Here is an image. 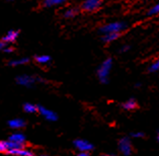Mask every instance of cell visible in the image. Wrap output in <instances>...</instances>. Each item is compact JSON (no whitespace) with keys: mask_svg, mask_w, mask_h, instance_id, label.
I'll return each instance as SVG.
<instances>
[{"mask_svg":"<svg viewBox=\"0 0 159 156\" xmlns=\"http://www.w3.org/2000/svg\"><path fill=\"white\" fill-rule=\"evenodd\" d=\"M129 29V23L125 21H112L102 25L98 28V34H124Z\"/></svg>","mask_w":159,"mask_h":156,"instance_id":"cell-1","label":"cell"},{"mask_svg":"<svg viewBox=\"0 0 159 156\" xmlns=\"http://www.w3.org/2000/svg\"><path fill=\"white\" fill-rule=\"evenodd\" d=\"M112 67H114V58L107 57L100 62L98 67L96 68V77L102 84L108 83Z\"/></svg>","mask_w":159,"mask_h":156,"instance_id":"cell-2","label":"cell"},{"mask_svg":"<svg viewBox=\"0 0 159 156\" xmlns=\"http://www.w3.org/2000/svg\"><path fill=\"white\" fill-rule=\"evenodd\" d=\"M44 81L45 80L40 76L33 75V74H26V73L19 74V75L15 77V82H16V84L26 88H32L37 83H43Z\"/></svg>","mask_w":159,"mask_h":156,"instance_id":"cell-3","label":"cell"},{"mask_svg":"<svg viewBox=\"0 0 159 156\" xmlns=\"http://www.w3.org/2000/svg\"><path fill=\"white\" fill-rule=\"evenodd\" d=\"M102 0H83L80 4L79 10L84 13H94L102 8Z\"/></svg>","mask_w":159,"mask_h":156,"instance_id":"cell-4","label":"cell"},{"mask_svg":"<svg viewBox=\"0 0 159 156\" xmlns=\"http://www.w3.org/2000/svg\"><path fill=\"white\" fill-rule=\"evenodd\" d=\"M19 36H20V30L17 29H11L7 30L4 36L1 38V40L7 45H13L17 42Z\"/></svg>","mask_w":159,"mask_h":156,"instance_id":"cell-5","label":"cell"},{"mask_svg":"<svg viewBox=\"0 0 159 156\" xmlns=\"http://www.w3.org/2000/svg\"><path fill=\"white\" fill-rule=\"evenodd\" d=\"M38 112L40 114L43 118L46 121H49V122H55L58 120V115L55 112L50 110V108L43 107V106H38Z\"/></svg>","mask_w":159,"mask_h":156,"instance_id":"cell-6","label":"cell"},{"mask_svg":"<svg viewBox=\"0 0 159 156\" xmlns=\"http://www.w3.org/2000/svg\"><path fill=\"white\" fill-rule=\"evenodd\" d=\"M32 62V58L25 56V57H18V58H12L7 61V65L9 67H20V66L29 65Z\"/></svg>","mask_w":159,"mask_h":156,"instance_id":"cell-7","label":"cell"},{"mask_svg":"<svg viewBox=\"0 0 159 156\" xmlns=\"http://www.w3.org/2000/svg\"><path fill=\"white\" fill-rule=\"evenodd\" d=\"M119 148L121 153L125 156H129L132 153V144L129 138L124 137L119 141Z\"/></svg>","mask_w":159,"mask_h":156,"instance_id":"cell-8","label":"cell"},{"mask_svg":"<svg viewBox=\"0 0 159 156\" xmlns=\"http://www.w3.org/2000/svg\"><path fill=\"white\" fill-rule=\"evenodd\" d=\"M32 60L41 66H48L53 62V58L48 54H38L32 58Z\"/></svg>","mask_w":159,"mask_h":156,"instance_id":"cell-9","label":"cell"},{"mask_svg":"<svg viewBox=\"0 0 159 156\" xmlns=\"http://www.w3.org/2000/svg\"><path fill=\"white\" fill-rule=\"evenodd\" d=\"M68 2V0H43L42 7L43 8H55V7H60L65 5Z\"/></svg>","mask_w":159,"mask_h":156,"instance_id":"cell-10","label":"cell"},{"mask_svg":"<svg viewBox=\"0 0 159 156\" xmlns=\"http://www.w3.org/2000/svg\"><path fill=\"white\" fill-rule=\"evenodd\" d=\"M123 36V34H106L100 36V41L104 45H111L112 43L120 40V38Z\"/></svg>","mask_w":159,"mask_h":156,"instance_id":"cell-11","label":"cell"},{"mask_svg":"<svg viewBox=\"0 0 159 156\" xmlns=\"http://www.w3.org/2000/svg\"><path fill=\"white\" fill-rule=\"evenodd\" d=\"M79 12H80L79 8H77V7H74V6H69L63 10V12H62V16H63L64 19L69 21V19L75 18L77 15L79 14Z\"/></svg>","mask_w":159,"mask_h":156,"instance_id":"cell-12","label":"cell"},{"mask_svg":"<svg viewBox=\"0 0 159 156\" xmlns=\"http://www.w3.org/2000/svg\"><path fill=\"white\" fill-rule=\"evenodd\" d=\"M74 145L78 150H80L81 152H88L92 150V146L91 143H89L86 140H83V139H77L74 141Z\"/></svg>","mask_w":159,"mask_h":156,"instance_id":"cell-13","label":"cell"},{"mask_svg":"<svg viewBox=\"0 0 159 156\" xmlns=\"http://www.w3.org/2000/svg\"><path fill=\"white\" fill-rule=\"evenodd\" d=\"M7 152L11 155H16V156H34V153L32 151L28 150V149H25L24 147L9 149V150H7Z\"/></svg>","mask_w":159,"mask_h":156,"instance_id":"cell-14","label":"cell"},{"mask_svg":"<svg viewBox=\"0 0 159 156\" xmlns=\"http://www.w3.org/2000/svg\"><path fill=\"white\" fill-rule=\"evenodd\" d=\"M8 126L11 129H14V130H19V129H22L25 127V121L22 119H12L8 122Z\"/></svg>","mask_w":159,"mask_h":156,"instance_id":"cell-15","label":"cell"},{"mask_svg":"<svg viewBox=\"0 0 159 156\" xmlns=\"http://www.w3.org/2000/svg\"><path fill=\"white\" fill-rule=\"evenodd\" d=\"M9 141L14 142L16 144H19V145H25V136L22 133H13L12 135L9 137Z\"/></svg>","mask_w":159,"mask_h":156,"instance_id":"cell-16","label":"cell"},{"mask_svg":"<svg viewBox=\"0 0 159 156\" xmlns=\"http://www.w3.org/2000/svg\"><path fill=\"white\" fill-rule=\"evenodd\" d=\"M138 107V103H137V100H136L135 99H127L125 103H123V108L126 111H133L135 110V108H137Z\"/></svg>","mask_w":159,"mask_h":156,"instance_id":"cell-17","label":"cell"},{"mask_svg":"<svg viewBox=\"0 0 159 156\" xmlns=\"http://www.w3.org/2000/svg\"><path fill=\"white\" fill-rule=\"evenodd\" d=\"M159 70V61L157 58H155L154 60H152L147 66V71L150 74H154V73H157Z\"/></svg>","mask_w":159,"mask_h":156,"instance_id":"cell-18","label":"cell"},{"mask_svg":"<svg viewBox=\"0 0 159 156\" xmlns=\"http://www.w3.org/2000/svg\"><path fill=\"white\" fill-rule=\"evenodd\" d=\"M159 12V4L156 2L154 3L153 5H151L148 9L146 11V16L147 17H154V16H157Z\"/></svg>","mask_w":159,"mask_h":156,"instance_id":"cell-19","label":"cell"},{"mask_svg":"<svg viewBox=\"0 0 159 156\" xmlns=\"http://www.w3.org/2000/svg\"><path fill=\"white\" fill-rule=\"evenodd\" d=\"M22 108L26 114H36V112H38V106L32 103H25Z\"/></svg>","mask_w":159,"mask_h":156,"instance_id":"cell-20","label":"cell"},{"mask_svg":"<svg viewBox=\"0 0 159 156\" xmlns=\"http://www.w3.org/2000/svg\"><path fill=\"white\" fill-rule=\"evenodd\" d=\"M132 49V46L130 44H123L120 46V48L118 50V53L120 54H126L128 52H130Z\"/></svg>","mask_w":159,"mask_h":156,"instance_id":"cell-21","label":"cell"},{"mask_svg":"<svg viewBox=\"0 0 159 156\" xmlns=\"http://www.w3.org/2000/svg\"><path fill=\"white\" fill-rule=\"evenodd\" d=\"M14 51H15V49H14L13 45H6L4 47V49L2 50V53L6 54V55H11V54L14 53Z\"/></svg>","mask_w":159,"mask_h":156,"instance_id":"cell-22","label":"cell"},{"mask_svg":"<svg viewBox=\"0 0 159 156\" xmlns=\"http://www.w3.org/2000/svg\"><path fill=\"white\" fill-rule=\"evenodd\" d=\"M7 150H8V148L6 145V141H0V153L6 152Z\"/></svg>","mask_w":159,"mask_h":156,"instance_id":"cell-23","label":"cell"},{"mask_svg":"<svg viewBox=\"0 0 159 156\" xmlns=\"http://www.w3.org/2000/svg\"><path fill=\"white\" fill-rule=\"evenodd\" d=\"M132 137H134V138H143V137H144V133H143V132H135V133H132Z\"/></svg>","mask_w":159,"mask_h":156,"instance_id":"cell-24","label":"cell"},{"mask_svg":"<svg viewBox=\"0 0 159 156\" xmlns=\"http://www.w3.org/2000/svg\"><path fill=\"white\" fill-rule=\"evenodd\" d=\"M7 44H5L4 42H3L1 39H0V53H2V50L4 49V47L6 46Z\"/></svg>","mask_w":159,"mask_h":156,"instance_id":"cell-25","label":"cell"},{"mask_svg":"<svg viewBox=\"0 0 159 156\" xmlns=\"http://www.w3.org/2000/svg\"><path fill=\"white\" fill-rule=\"evenodd\" d=\"M77 156H88V153L87 152H80Z\"/></svg>","mask_w":159,"mask_h":156,"instance_id":"cell-26","label":"cell"},{"mask_svg":"<svg viewBox=\"0 0 159 156\" xmlns=\"http://www.w3.org/2000/svg\"><path fill=\"white\" fill-rule=\"evenodd\" d=\"M135 86H136V87H140V86H141V83H137V84L135 85Z\"/></svg>","mask_w":159,"mask_h":156,"instance_id":"cell-27","label":"cell"},{"mask_svg":"<svg viewBox=\"0 0 159 156\" xmlns=\"http://www.w3.org/2000/svg\"><path fill=\"white\" fill-rule=\"evenodd\" d=\"M102 156H117V155H115V154H107V155H102Z\"/></svg>","mask_w":159,"mask_h":156,"instance_id":"cell-28","label":"cell"},{"mask_svg":"<svg viewBox=\"0 0 159 156\" xmlns=\"http://www.w3.org/2000/svg\"><path fill=\"white\" fill-rule=\"evenodd\" d=\"M9 2H13V1H16V0H8Z\"/></svg>","mask_w":159,"mask_h":156,"instance_id":"cell-29","label":"cell"},{"mask_svg":"<svg viewBox=\"0 0 159 156\" xmlns=\"http://www.w3.org/2000/svg\"><path fill=\"white\" fill-rule=\"evenodd\" d=\"M133 1H139V0H133Z\"/></svg>","mask_w":159,"mask_h":156,"instance_id":"cell-30","label":"cell"},{"mask_svg":"<svg viewBox=\"0 0 159 156\" xmlns=\"http://www.w3.org/2000/svg\"><path fill=\"white\" fill-rule=\"evenodd\" d=\"M41 156H47V155H41Z\"/></svg>","mask_w":159,"mask_h":156,"instance_id":"cell-31","label":"cell"},{"mask_svg":"<svg viewBox=\"0 0 159 156\" xmlns=\"http://www.w3.org/2000/svg\"><path fill=\"white\" fill-rule=\"evenodd\" d=\"M22 1H25V0H22Z\"/></svg>","mask_w":159,"mask_h":156,"instance_id":"cell-32","label":"cell"}]
</instances>
